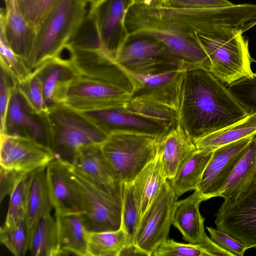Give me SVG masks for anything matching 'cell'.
I'll return each mask as SVG.
<instances>
[{
    "label": "cell",
    "mask_w": 256,
    "mask_h": 256,
    "mask_svg": "<svg viewBox=\"0 0 256 256\" xmlns=\"http://www.w3.org/2000/svg\"><path fill=\"white\" fill-rule=\"evenodd\" d=\"M256 183V136L253 137L218 196L230 200Z\"/></svg>",
    "instance_id": "obj_26"
},
{
    "label": "cell",
    "mask_w": 256,
    "mask_h": 256,
    "mask_svg": "<svg viewBox=\"0 0 256 256\" xmlns=\"http://www.w3.org/2000/svg\"><path fill=\"white\" fill-rule=\"evenodd\" d=\"M183 68L152 74H140L125 70L134 78L139 87L132 98L167 106L177 112Z\"/></svg>",
    "instance_id": "obj_21"
},
{
    "label": "cell",
    "mask_w": 256,
    "mask_h": 256,
    "mask_svg": "<svg viewBox=\"0 0 256 256\" xmlns=\"http://www.w3.org/2000/svg\"><path fill=\"white\" fill-rule=\"evenodd\" d=\"M88 256H120L128 244L127 234L121 228L117 230L87 232Z\"/></svg>",
    "instance_id": "obj_34"
},
{
    "label": "cell",
    "mask_w": 256,
    "mask_h": 256,
    "mask_svg": "<svg viewBox=\"0 0 256 256\" xmlns=\"http://www.w3.org/2000/svg\"><path fill=\"white\" fill-rule=\"evenodd\" d=\"M196 150L192 139L179 124L159 137L158 151L167 180L172 178L183 163Z\"/></svg>",
    "instance_id": "obj_25"
},
{
    "label": "cell",
    "mask_w": 256,
    "mask_h": 256,
    "mask_svg": "<svg viewBox=\"0 0 256 256\" xmlns=\"http://www.w3.org/2000/svg\"><path fill=\"white\" fill-rule=\"evenodd\" d=\"M86 0H58L38 28L27 60L34 71L61 56L86 16Z\"/></svg>",
    "instance_id": "obj_3"
},
{
    "label": "cell",
    "mask_w": 256,
    "mask_h": 256,
    "mask_svg": "<svg viewBox=\"0 0 256 256\" xmlns=\"http://www.w3.org/2000/svg\"><path fill=\"white\" fill-rule=\"evenodd\" d=\"M125 24L129 34L152 36L187 63L210 70V58L200 44L155 10L132 6L126 16Z\"/></svg>",
    "instance_id": "obj_4"
},
{
    "label": "cell",
    "mask_w": 256,
    "mask_h": 256,
    "mask_svg": "<svg viewBox=\"0 0 256 256\" xmlns=\"http://www.w3.org/2000/svg\"><path fill=\"white\" fill-rule=\"evenodd\" d=\"M5 3L6 9L0 12V32L13 51L28 66L27 60L36 30L23 17L16 0H8Z\"/></svg>",
    "instance_id": "obj_24"
},
{
    "label": "cell",
    "mask_w": 256,
    "mask_h": 256,
    "mask_svg": "<svg viewBox=\"0 0 256 256\" xmlns=\"http://www.w3.org/2000/svg\"><path fill=\"white\" fill-rule=\"evenodd\" d=\"M182 32L199 31L214 26L228 27L243 33L256 26V4H232L208 8L156 9Z\"/></svg>",
    "instance_id": "obj_7"
},
{
    "label": "cell",
    "mask_w": 256,
    "mask_h": 256,
    "mask_svg": "<svg viewBox=\"0 0 256 256\" xmlns=\"http://www.w3.org/2000/svg\"><path fill=\"white\" fill-rule=\"evenodd\" d=\"M228 86L231 94L250 114L256 112V73Z\"/></svg>",
    "instance_id": "obj_40"
},
{
    "label": "cell",
    "mask_w": 256,
    "mask_h": 256,
    "mask_svg": "<svg viewBox=\"0 0 256 256\" xmlns=\"http://www.w3.org/2000/svg\"><path fill=\"white\" fill-rule=\"evenodd\" d=\"M46 168H39L28 174L24 220L28 236L38 220L51 214L53 208L47 186Z\"/></svg>",
    "instance_id": "obj_27"
},
{
    "label": "cell",
    "mask_w": 256,
    "mask_h": 256,
    "mask_svg": "<svg viewBox=\"0 0 256 256\" xmlns=\"http://www.w3.org/2000/svg\"><path fill=\"white\" fill-rule=\"evenodd\" d=\"M46 116L56 158L72 163L82 148L102 144L108 135L94 124L82 112L66 104L48 109Z\"/></svg>",
    "instance_id": "obj_5"
},
{
    "label": "cell",
    "mask_w": 256,
    "mask_h": 256,
    "mask_svg": "<svg viewBox=\"0 0 256 256\" xmlns=\"http://www.w3.org/2000/svg\"><path fill=\"white\" fill-rule=\"evenodd\" d=\"M70 176L78 190L82 216L88 231H112L122 227V196L110 194L85 176L72 164Z\"/></svg>",
    "instance_id": "obj_8"
},
{
    "label": "cell",
    "mask_w": 256,
    "mask_h": 256,
    "mask_svg": "<svg viewBox=\"0 0 256 256\" xmlns=\"http://www.w3.org/2000/svg\"><path fill=\"white\" fill-rule=\"evenodd\" d=\"M177 114L194 141L250 114L210 70L192 64L183 70Z\"/></svg>",
    "instance_id": "obj_1"
},
{
    "label": "cell",
    "mask_w": 256,
    "mask_h": 256,
    "mask_svg": "<svg viewBox=\"0 0 256 256\" xmlns=\"http://www.w3.org/2000/svg\"><path fill=\"white\" fill-rule=\"evenodd\" d=\"M159 137L137 132L110 134L101 144L103 153L118 180L132 181L156 156Z\"/></svg>",
    "instance_id": "obj_6"
},
{
    "label": "cell",
    "mask_w": 256,
    "mask_h": 256,
    "mask_svg": "<svg viewBox=\"0 0 256 256\" xmlns=\"http://www.w3.org/2000/svg\"><path fill=\"white\" fill-rule=\"evenodd\" d=\"M5 2H6L8 0H4Z\"/></svg>",
    "instance_id": "obj_50"
},
{
    "label": "cell",
    "mask_w": 256,
    "mask_h": 256,
    "mask_svg": "<svg viewBox=\"0 0 256 256\" xmlns=\"http://www.w3.org/2000/svg\"><path fill=\"white\" fill-rule=\"evenodd\" d=\"M70 164L55 158L46 168L48 193L55 215L82 213L79 193L70 176Z\"/></svg>",
    "instance_id": "obj_19"
},
{
    "label": "cell",
    "mask_w": 256,
    "mask_h": 256,
    "mask_svg": "<svg viewBox=\"0 0 256 256\" xmlns=\"http://www.w3.org/2000/svg\"><path fill=\"white\" fill-rule=\"evenodd\" d=\"M178 200L167 180L142 216L135 244L148 256L168 239Z\"/></svg>",
    "instance_id": "obj_10"
},
{
    "label": "cell",
    "mask_w": 256,
    "mask_h": 256,
    "mask_svg": "<svg viewBox=\"0 0 256 256\" xmlns=\"http://www.w3.org/2000/svg\"><path fill=\"white\" fill-rule=\"evenodd\" d=\"M82 112L98 128L108 135L116 131L127 130L160 137L168 130L156 122L124 110L122 107Z\"/></svg>",
    "instance_id": "obj_22"
},
{
    "label": "cell",
    "mask_w": 256,
    "mask_h": 256,
    "mask_svg": "<svg viewBox=\"0 0 256 256\" xmlns=\"http://www.w3.org/2000/svg\"><path fill=\"white\" fill-rule=\"evenodd\" d=\"M88 2H89L91 6H94L98 2H100L102 0H86Z\"/></svg>",
    "instance_id": "obj_49"
},
{
    "label": "cell",
    "mask_w": 256,
    "mask_h": 256,
    "mask_svg": "<svg viewBox=\"0 0 256 256\" xmlns=\"http://www.w3.org/2000/svg\"><path fill=\"white\" fill-rule=\"evenodd\" d=\"M215 224L246 246L256 248V183L234 199L224 201Z\"/></svg>",
    "instance_id": "obj_12"
},
{
    "label": "cell",
    "mask_w": 256,
    "mask_h": 256,
    "mask_svg": "<svg viewBox=\"0 0 256 256\" xmlns=\"http://www.w3.org/2000/svg\"><path fill=\"white\" fill-rule=\"evenodd\" d=\"M0 66L18 82L28 76L33 71L12 49L2 32H0Z\"/></svg>",
    "instance_id": "obj_39"
},
{
    "label": "cell",
    "mask_w": 256,
    "mask_h": 256,
    "mask_svg": "<svg viewBox=\"0 0 256 256\" xmlns=\"http://www.w3.org/2000/svg\"><path fill=\"white\" fill-rule=\"evenodd\" d=\"M29 174H25L18 180L9 196V206L4 224L8 228L14 227L25 220Z\"/></svg>",
    "instance_id": "obj_36"
},
{
    "label": "cell",
    "mask_w": 256,
    "mask_h": 256,
    "mask_svg": "<svg viewBox=\"0 0 256 256\" xmlns=\"http://www.w3.org/2000/svg\"><path fill=\"white\" fill-rule=\"evenodd\" d=\"M18 82L5 69L0 66V133L3 132L8 105L12 92Z\"/></svg>",
    "instance_id": "obj_44"
},
{
    "label": "cell",
    "mask_w": 256,
    "mask_h": 256,
    "mask_svg": "<svg viewBox=\"0 0 256 256\" xmlns=\"http://www.w3.org/2000/svg\"><path fill=\"white\" fill-rule=\"evenodd\" d=\"M254 136H256V112L194 142L197 150H214L222 146Z\"/></svg>",
    "instance_id": "obj_30"
},
{
    "label": "cell",
    "mask_w": 256,
    "mask_h": 256,
    "mask_svg": "<svg viewBox=\"0 0 256 256\" xmlns=\"http://www.w3.org/2000/svg\"><path fill=\"white\" fill-rule=\"evenodd\" d=\"M253 137L241 139L214 150L196 190L204 200L218 196V191L231 174Z\"/></svg>",
    "instance_id": "obj_17"
},
{
    "label": "cell",
    "mask_w": 256,
    "mask_h": 256,
    "mask_svg": "<svg viewBox=\"0 0 256 256\" xmlns=\"http://www.w3.org/2000/svg\"><path fill=\"white\" fill-rule=\"evenodd\" d=\"M133 0H102L91 6L88 14L94 20L102 49L114 58L129 34L125 19Z\"/></svg>",
    "instance_id": "obj_13"
},
{
    "label": "cell",
    "mask_w": 256,
    "mask_h": 256,
    "mask_svg": "<svg viewBox=\"0 0 256 256\" xmlns=\"http://www.w3.org/2000/svg\"><path fill=\"white\" fill-rule=\"evenodd\" d=\"M65 49L68 50V59L79 76L123 88L132 94L138 88L136 80L103 49L70 46Z\"/></svg>",
    "instance_id": "obj_11"
},
{
    "label": "cell",
    "mask_w": 256,
    "mask_h": 256,
    "mask_svg": "<svg viewBox=\"0 0 256 256\" xmlns=\"http://www.w3.org/2000/svg\"><path fill=\"white\" fill-rule=\"evenodd\" d=\"M41 81L48 109L65 104L68 90L78 76L68 58H52L35 69Z\"/></svg>",
    "instance_id": "obj_20"
},
{
    "label": "cell",
    "mask_w": 256,
    "mask_h": 256,
    "mask_svg": "<svg viewBox=\"0 0 256 256\" xmlns=\"http://www.w3.org/2000/svg\"><path fill=\"white\" fill-rule=\"evenodd\" d=\"M214 150H196L181 166L174 177L168 180L176 196L196 190Z\"/></svg>",
    "instance_id": "obj_29"
},
{
    "label": "cell",
    "mask_w": 256,
    "mask_h": 256,
    "mask_svg": "<svg viewBox=\"0 0 256 256\" xmlns=\"http://www.w3.org/2000/svg\"><path fill=\"white\" fill-rule=\"evenodd\" d=\"M212 240L231 256H243L248 249L246 244L227 232L212 227H206Z\"/></svg>",
    "instance_id": "obj_43"
},
{
    "label": "cell",
    "mask_w": 256,
    "mask_h": 256,
    "mask_svg": "<svg viewBox=\"0 0 256 256\" xmlns=\"http://www.w3.org/2000/svg\"><path fill=\"white\" fill-rule=\"evenodd\" d=\"M55 158L51 148L35 140L0 134V168L28 174L46 166Z\"/></svg>",
    "instance_id": "obj_16"
},
{
    "label": "cell",
    "mask_w": 256,
    "mask_h": 256,
    "mask_svg": "<svg viewBox=\"0 0 256 256\" xmlns=\"http://www.w3.org/2000/svg\"><path fill=\"white\" fill-rule=\"evenodd\" d=\"M60 256L74 254L88 256V230L81 213L64 216L55 215Z\"/></svg>",
    "instance_id": "obj_28"
},
{
    "label": "cell",
    "mask_w": 256,
    "mask_h": 256,
    "mask_svg": "<svg viewBox=\"0 0 256 256\" xmlns=\"http://www.w3.org/2000/svg\"><path fill=\"white\" fill-rule=\"evenodd\" d=\"M18 90L29 106L39 114H46L48 111L44 94L42 84L33 72L24 80L18 82Z\"/></svg>",
    "instance_id": "obj_38"
},
{
    "label": "cell",
    "mask_w": 256,
    "mask_h": 256,
    "mask_svg": "<svg viewBox=\"0 0 256 256\" xmlns=\"http://www.w3.org/2000/svg\"><path fill=\"white\" fill-rule=\"evenodd\" d=\"M184 32L204 50L210 61V71L224 84L229 85L253 74L248 40L244 37L242 31L214 26Z\"/></svg>",
    "instance_id": "obj_2"
},
{
    "label": "cell",
    "mask_w": 256,
    "mask_h": 256,
    "mask_svg": "<svg viewBox=\"0 0 256 256\" xmlns=\"http://www.w3.org/2000/svg\"><path fill=\"white\" fill-rule=\"evenodd\" d=\"M120 256H147V254L136 245L126 246Z\"/></svg>",
    "instance_id": "obj_48"
},
{
    "label": "cell",
    "mask_w": 256,
    "mask_h": 256,
    "mask_svg": "<svg viewBox=\"0 0 256 256\" xmlns=\"http://www.w3.org/2000/svg\"><path fill=\"white\" fill-rule=\"evenodd\" d=\"M28 250L34 256H60L55 216L50 214L36 222L29 234Z\"/></svg>",
    "instance_id": "obj_31"
},
{
    "label": "cell",
    "mask_w": 256,
    "mask_h": 256,
    "mask_svg": "<svg viewBox=\"0 0 256 256\" xmlns=\"http://www.w3.org/2000/svg\"><path fill=\"white\" fill-rule=\"evenodd\" d=\"M228 0H170V7L176 8H208L231 6Z\"/></svg>",
    "instance_id": "obj_45"
},
{
    "label": "cell",
    "mask_w": 256,
    "mask_h": 256,
    "mask_svg": "<svg viewBox=\"0 0 256 256\" xmlns=\"http://www.w3.org/2000/svg\"><path fill=\"white\" fill-rule=\"evenodd\" d=\"M0 200L7 195L10 196L14 186L25 174L12 170L0 168Z\"/></svg>",
    "instance_id": "obj_46"
},
{
    "label": "cell",
    "mask_w": 256,
    "mask_h": 256,
    "mask_svg": "<svg viewBox=\"0 0 256 256\" xmlns=\"http://www.w3.org/2000/svg\"><path fill=\"white\" fill-rule=\"evenodd\" d=\"M170 0H133V6L161 9L170 7Z\"/></svg>",
    "instance_id": "obj_47"
},
{
    "label": "cell",
    "mask_w": 256,
    "mask_h": 256,
    "mask_svg": "<svg viewBox=\"0 0 256 256\" xmlns=\"http://www.w3.org/2000/svg\"><path fill=\"white\" fill-rule=\"evenodd\" d=\"M203 201L204 198L196 190L188 198L178 200L172 224L180 230L184 240L203 246L212 256H231L206 234L204 218L200 211V204Z\"/></svg>",
    "instance_id": "obj_18"
},
{
    "label": "cell",
    "mask_w": 256,
    "mask_h": 256,
    "mask_svg": "<svg viewBox=\"0 0 256 256\" xmlns=\"http://www.w3.org/2000/svg\"><path fill=\"white\" fill-rule=\"evenodd\" d=\"M122 228L128 238L126 246L136 245L135 238L141 218L140 202L134 180L122 183Z\"/></svg>",
    "instance_id": "obj_35"
},
{
    "label": "cell",
    "mask_w": 256,
    "mask_h": 256,
    "mask_svg": "<svg viewBox=\"0 0 256 256\" xmlns=\"http://www.w3.org/2000/svg\"><path fill=\"white\" fill-rule=\"evenodd\" d=\"M0 242L15 256H24L28 250L29 236L24 220L16 226L8 228L4 224L0 229Z\"/></svg>",
    "instance_id": "obj_37"
},
{
    "label": "cell",
    "mask_w": 256,
    "mask_h": 256,
    "mask_svg": "<svg viewBox=\"0 0 256 256\" xmlns=\"http://www.w3.org/2000/svg\"><path fill=\"white\" fill-rule=\"evenodd\" d=\"M167 180L158 151L155 158L134 180L140 200L141 216Z\"/></svg>",
    "instance_id": "obj_32"
},
{
    "label": "cell",
    "mask_w": 256,
    "mask_h": 256,
    "mask_svg": "<svg viewBox=\"0 0 256 256\" xmlns=\"http://www.w3.org/2000/svg\"><path fill=\"white\" fill-rule=\"evenodd\" d=\"M132 94L123 88L78 76L68 90L65 104L80 112L122 107Z\"/></svg>",
    "instance_id": "obj_14"
},
{
    "label": "cell",
    "mask_w": 256,
    "mask_h": 256,
    "mask_svg": "<svg viewBox=\"0 0 256 256\" xmlns=\"http://www.w3.org/2000/svg\"><path fill=\"white\" fill-rule=\"evenodd\" d=\"M2 134L29 138L52 147L46 114H39L32 110L20 92L18 84L9 102L4 128L0 133Z\"/></svg>",
    "instance_id": "obj_15"
},
{
    "label": "cell",
    "mask_w": 256,
    "mask_h": 256,
    "mask_svg": "<svg viewBox=\"0 0 256 256\" xmlns=\"http://www.w3.org/2000/svg\"><path fill=\"white\" fill-rule=\"evenodd\" d=\"M152 256H212L203 246L192 244H182L167 239L152 254Z\"/></svg>",
    "instance_id": "obj_42"
},
{
    "label": "cell",
    "mask_w": 256,
    "mask_h": 256,
    "mask_svg": "<svg viewBox=\"0 0 256 256\" xmlns=\"http://www.w3.org/2000/svg\"><path fill=\"white\" fill-rule=\"evenodd\" d=\"M124 70L140 74H152L186 67L162 42L146 34H129L115 56Z\"/></svg>",
    "instance_id": "obj_9"
},
{
    "label": "cell",
    "mask_w": 256,
    "mask_h": 256,
    "mask_svg": "<svg viewBox=\"0 0 256 256\" xmlns=\"http://www.w3.org/2000/svg\"><path fill=\"white\" fill-rule=\"evenodd\" d=\"M72 165L85 176L116 196H122V183L116 178L106 158L101 144L82 148L76 154Z\"/></svg>",
    "instance_id": "obj_23"
},
{
    "label": "cell",
    "mask_w": 256,
    "mask_h": 256,
    "mask_svg": "<svg viewBox=\"0 0 256 256\" xmlns=\"http://www.w3.org/2000/svg\"><path fill=\"white\" fill-rule=\"evenodd\" d=\"M122 108L126 112L156 122L168 130L178 124L176 110L160 103L131 98Z\"/></svg>",
    "instance_id": "obj_33"
},
{
    "label": "cell",
    "mask_w": 256,
    "mask_h": 256,
    "mask_svg": "<svg viewBox=\"0 0 256 256\" xmlns=\"http://www.w3.org/2000/svg\"><path fill=\"white\" fill-rule=\"evenodd\" d=\"M58 0H16L26 22L36 30Z\"/></svg>",
    "instance_id": "obj_41"
}]
</instances>
